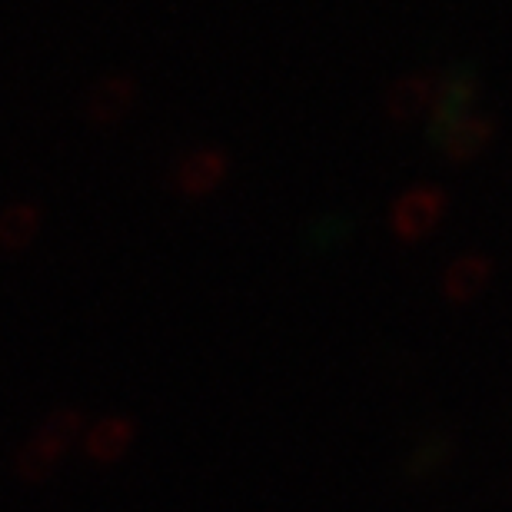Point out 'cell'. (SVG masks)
I'll return each instance as SVG.
<instances>
[{"label": "cell", "instance_id": "cell-1", "mask_svg": "<svg viewBox=\"0 0 512 512\" xmlns=\"http://www.w3.org/2000/svg\"><path fill=\"white\" fill-rule=\"evenodd\" d=\"M120 436H124V433H120L117 426H100L97 433L90 436V453L100 456V459H104V456H114L117 449H120Z\"/></svg>", "mask_w": 512, "mask_h": 512}]
</instances>
